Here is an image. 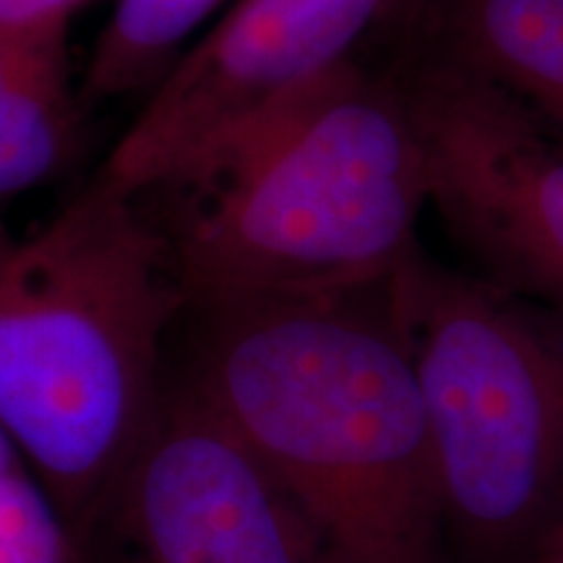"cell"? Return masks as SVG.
Masks as SVG:
<instances>
[{
    "label": "cell",
    "mask_w": 563,
    "mask_h": 563,
    "mask_svg": "<svg viewBox=\"0 0 563 563\" xmlns=\"http://www.w3.org/2000/svg\"><path fill=\"white\" fill-rule=\"evenodd\" d=\"M139 199L191 308L382 285L420 251L431 186L397 68L361 58L235 123Z\"/></svg>",
    "instance_id": "2"
},
{
    "label": "cell",
    "mask_w": 563,
    "mask_h": 563,
    "mask_svg": "<svg viewBox=\"0 0 563 563\" xmlns=\"http://www.w3.org/2000/svg\"><path fill=\"white\" fill-rule=\"evenodd\" d=\"M232 0H118L84 68L81 100L95 104L152 89L188 42Z\"/></svg>",
    "instance_id": "10"
},
{
    "label": "cell",
    "mask_w": 563,
    "mask_h": 563,
    "mask_svg": "<svg viewBox=\"0 0 563 563\" xmlns=\"http://www.w3.org/2000/svg\"><path fill=\"white\" fill-rule=\"evenodd\" d=\"M0 563H95L81 534L24 464L0 473Z\"/></svg>",
    "instance_id": "11"
},
{
    "label": "cell",
    "mask_w": 563,
    "mask_h": 563,
    "mask_svg": "<svg viewBox=\"0 0 563 563\" xmlns=\"http://www.w3.org/2000/svg\"><path fill=\"white\" fill-rule=\"evenodd\" d=\"M397 274L363 290L186 311L196 332L180 382L300 506L332 563H446Z\"/></svg>",
    "instance_id": "1"
},
{
    "label": "cell",
    "mask_w": 563,
    "mask_h": 563,
    "mask_svg": "<svg viewBox=\"0 0 563 563\" xmlns=\"http://www.w3.org/2000/svg\"><path fill=\"white\" fill-rule=\"evenodd\" d=\"M394 58L481 76L563 133V0H410Z\"/></svg>",
    "instance_id": "8"
},
{
    "label": "cell",
    "mask_w": 563,
    "mask_h": 563,
    "mask_svg": "<svg viewBox=\"0 0 563 563\" xmlns=\"http://www.w3.org/2000/svg\"><path fill=\"white\" fill-rule=\"evenodd\" d=\"M428 159L431 209L477 277L563 316V133L481 76L394 58Z\"/></svg>",
    "instance_id": "5"
},
{
    "label": "cell",
    "mask_w": 563,
    "mask_h": 563,
    "mask_svg": "<svg viewBox=\"0 0 563 563\" xmlns=\"http://www.w3.org/2000/svg\"><path fill=\"white\" fill-rule=\"evenodd\" d=\"M446 532L501 559L563 504V316L422 249L394 282Z\"/></svg>",
    "instance_id": "4"
},
{
    "label": "cell",
    "mask_w": 563,
    "mask_h": 563,
    "mask_svg": "<svg viewBox=\"0 0 563 563\" xmlns=\"http://www.w3.org/2000/svg\"><path fill=\"white\" fill-rule=\"evenodd\" d=\"M91 534L110 563H332L300 506L183 382Z\"/></svg>",
    "instance_id": "7"
},
{
    "label": "cell",
    "mask_w": 563,
    "mask_h": 563,
    "mask_svg": "<svg viewBox=\"0 0 563 563\" xmlns=\"http://www.w3.org/2000/svg\"><path fill=\"white\" fill-rule=\"evenodd\" d=\"M410 0H232L150 89L97 178L141 196L211 139L361 60Z\"/></svg>",
    "instance_id": "6"
},
{
    "label": "cell",
    "mask_w": 563,
    "mask_h": 563,
    "mask_svg": "<svg viewBox=\"0 0 563 563\" xmlns=\"http://www.w3.org/2000/svg\"><path fill=\"white\" fill-rule=\"evenodd\" d=\"M21 460L16 456V452H13V446L9 441H5V435L0 433V473H9V470L19 467Z\"/></svg>",
    "instance_id": "14"
},
{
    "label": "cell",
    "mask_w": 563,
    "mask_h": 563,
    "mask_svg": "<svg viewBox=\"0 0 563 563\" xmlns=\"http://www.w3.org/2000/svg\"><path fill=\"white\" fill-rule=\"evenodd\" d=\"M186 311L139 196L95 178L30 232L0 220V433L81 540L157 420Z\"/></svg>",
    "instance_id": "3"
},
{
    "label": "cell",
    "mask_w": 563,
    "mask_h": 563,
    "mask_svg": "<svg viewBox=\"0 0 563 563\" xmlns=\"http://www.w3.org/2000/svg\"><path fill=\"white\" fill-rule=\"evenodd\" d=\"M89 0H0V24L24 30H68L70 16Z\"/></svg>",
    "instance_id": "12"
},
{
    "label": "cell",
    "mask_w": 563,
    "mask_h": 563,
    "mask_svg": "<svg viewBox=\"0 0 563 563\" xmlns=\"http://www.w3.org/2000/svg\"><path fill=\"white\" fill-rule=\"evenodd\" d=\"M532 563H563V517L555 519L551 530L545 532Z\"/></svg>",
    "instance_id": "13"
},
{
    "label": "cell",
    "mask_w": 563,
    "mask_h": 563,
    "mask_svg": "<svg viewBox=\"0 0 563 563\" xmlns=\"http://www.w3.org/2000/svg\"><path fill=\"white\" fill-rule=\"evenodd\" d=\"M84 108L68 30L0 24V209L66 170Z\"/></svg>",
    "instance_id": "9"
}]
</instances>
